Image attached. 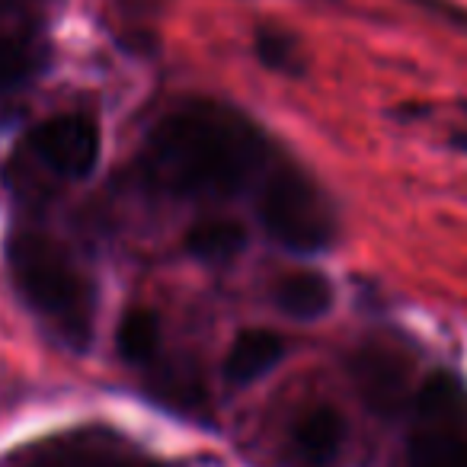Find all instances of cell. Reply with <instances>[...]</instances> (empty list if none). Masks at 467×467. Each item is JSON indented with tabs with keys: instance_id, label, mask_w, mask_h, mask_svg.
Instances as JSON below:
<instances>
[{
	"instance_id": "1",
	"label": "cell",
	"mask_w": 467,
	"mask_h": 467,
	"mask_svg": "<svg viewBox=\"0 0 467 467\" xmlns=\"http://www.w3.org/2000/svg\"><path fill=\"white\" fill-rule=\"evenodd\" d=\"M141 167L180 199H234L260 186L275 161L269 138L244 112L195 99L150 129Z\"/></svg>"
},
{
	"instance_id": "2",
	"label": "cell",
	"mask_w": 467,
	"mask_h": 467,
	"mask_svg": "<svg viewBox=\"0 0 467 467\" xmlns=\"http://www.w3.org/2000/svg\"><path fill=\"white\" fill-rule=\"evenodd\" d=\"M7 263L29 307L74 346H87L93 333V285L74 256L48 234L20 231L7 244Z\"/></svg>"
},
{
	"instance_id": "3",
	"label": "cell",
	"mask_w": 467,
	"mask_h": 467,
	"mask_svg": "<svg viewBox=\"0 0 467 467\" xmlns=\"http://www.w3.org/2000/svg\"><path fill=\"white\" fill-rule=\"evenodd\" d=\"M256 218L263 231L292 254H320L339 231L330 195L305 170L288 163H275L256 186Z\"/></svg>"
},
{
	"instance_id": "4",
	"label": "cell",
	"mask_w": 467,
	"mask_h": 467,
	"mask_svg": "<svg viewBox=\"0 0 467 467\" xmlns=\"http://www.w3.org/2000/svg\"><path fill=\"white\" fill-rule=\"evenodd\" d=\"M403 467H467V384L432 371L407 400Z\"/></svg>"
},
{
	"instance_id": "5",
	"label": "cell",
	"mask_w": 467,
	"mask_h": 467,
	"mask_svg": "<svg viewBox=\"0 0 467 467\" xmlns=\"http://www.w3.org/2000/svg\"><path fill=\"white\" fill-rule=\"evenodd\" d=\"M33 148L65 180H84L99 161V129L93 119L67 112L33 129Z\"/></svg>"
},
{
	"instance_id": "6",
	"label": "cell",
	"mask_w": 467,
	"mask_h": 467,
	"mask_svg": "<svg viewBox=\"0 0 467 467\" xmlns=\"http://www.w3.org/2000/svg\"><path fill=\"white\" fill-rule=\"evenodd\" d=\"M352 378L375 410H390L410 400V365L390 346H362L352 356Z\"/></svg>"
},
{
	"instance_id": "7",
	"label": "cell",
	"mask_w": 467,
	"mask_h": 467,
	"mask_svg": "<svg viewBox=\"0 0 467 467\" xmlns=\"http://www.w3.org/2000/svg\"><path fill=\"white\" fill-rule=\"evenodd\" d=\"M288 445H292V458L298 467H333L346 445L343 416L327 403L305 410L295 420Z\"/></svg>"
},
{
	"instance_id": "8",
	"label": "cell",
	"mask_w": 467,
	"mask_h": 467,
	"mask_svg": "<svg viewBox=\"0 0 467 467\" xmlns=\"http://www.w3.org/2000/svg\"><path fill=\"white\" fill-rule=\"evenodd\" d=\"M285 356V339L273 330L263 327H250V330L237 333L224 356V378L234 388H247V384L260 381L263 375L275 368Z\"/></svg>"
},
{
	"instance_id": "9",
	"label": "cell",
	"mask_w": 467,
	"mask_h": 467,
	"mask_svg": "<svg viewBox=\"0 0 467 467\" xmlns=\"http://www.w3.org/2000/svg\"><path fill=\"white\" fill-rule=\"evenodd\" d=\"M275 307L282 314L295 320H317L327 317L333 307V282L327 279L317 269H295V273H285L279 282H275Z\"/></svg>"
},
{
	"instance_id": "10",
	"label": "cell",
	"mask_w": 467,
	"mask_h": 467,
	"mask_svg": "<svg viewBox=\"0 0 467 467\" xmlns=\"http://www.w3.org/2000/svg\"><path fill=\"white\" fill-rule=\"evenodd\" d=\"M247 247V227L234 218H202L186 231V250L202 263H227Z\"/></svg>"
},
{
	"instance_id": "11",
	"label": "cell",
	"mask_w": 467,
	"mask_h": 467,
	"mask_svg": "<svg viewBox=\"0 0 467 467\" xmlns=\"http://www.w3.org/2000/svg\"><path fill=\"white\" fill-rule=\"evenodd\" d=\"M157 346H161V320L148 307H131L122 314L116 330V349L125 362L144 365L148 358H154Z\"/></svg>"
},
{
	"instance_id": "12",
	"label": "cell",
	"mask_w": 467,
	"mask_h": 467,
	"mask_svg": "<svg viewBox=\"0 0 467 467\" xmlns=\"http://www.w3.org/2000/svg\"><path fill=\"white\" fill-rule=\"evenodd\" d=\"M36 65V55L26 42L10 39V36H0V90H10V87L23 84L29 78Z\"/></svg>"
},
{
	"instance_id": "13",
	"label": "cell",
	"mask_w": 467,
	"mask_h": 467,
	"mask_svg": "<svg viewBox=\"0 0 467 467\" xmlns=\"http://www.w3.org/2000/svg\"><path fill=\"white\" fill-rule=\"evenodd\" d=\"M256 55L266 67L273 71H298V46L292 36L275 33V29H263L256 36Z\"/></svg>"
}]
</instances>
